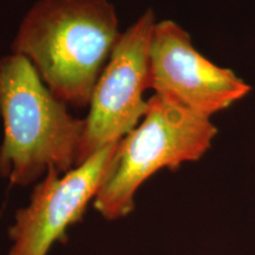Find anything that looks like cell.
Instances as JSON below:
<instances>
[{
    "label": "cell",
    "mask_w": 255,
    "mask_h": 255,
    "mask_svg": "<svg viewBox=\"0 0 255 255\" xmlns=\"http://www.w3.org/2000/svg\"><path fill=\"white\" fill-rule=\"evenodd\" d=\"M120 37L108 0H38L11 49L30 60L58 100L85 108Z\"/></svg>",
    "instance_id": "cell-1"
},
{
    "label": "cell",
    "mask_w": 255,
    "mask_h": 255,
    "mask_svg": "<svg viewBox=\"0 0 255 255\" xmlns=\"http://www.w3.org/2000/svg\"><path fill=\"white\" fill-rule=\"evenodd\" d=\"M155 14L146 9L123 33L96 83L85 121L77 165L104 146L120 142L144 117L148 102L149 51Z\"/></svg>",
    "instance_id": "cell-4"
},
{
    "label": "cell",
    "mask_w": 255,
    "mask_h": 255,
    "mask_svg": "<svg viewBox=\"0 0 255 255\" xmlns=\"http://www.w3.org/2000/svg\"><path fill=\"white\" fill-rule=\"evenodd\" d=\"M0 178L26 187L50 169L65 174L77 164L85 121L51 92L26 57L0 58Z\"/></svg>",
    "instance_id": "cell-2"
},
{
    "label": "cell",
    "mask_w": 255,
    "mask_h": 255,
    "mask_svg": "<svg viewBox=\"0 0 255 255\" xmlns=\"http://www.w3.org/2000/svg\"><path fill=\"white\" fill-rule=\"evenodd\" d=\"M148 88L207 119L251 92L250 85L232 70L201 55L193 46L189 33L173 20L155 24L149 51Z\"/></svg>",
    "instance_id": "cell-5"
},
{
    "label": "cell",
    "mask_w": 255,
    "mask_h": 255,
    "mask_svg": "<svg viewBox=\"0 0 255 255\" xmlns=\"http://www.w3.org/2000/svg\"><path fill=\"white\" fill-rule=\"evenodd\" d=\"M216 133L210 119L155 94L142 123L119 142L94 199L95 209L110 221L126 218L149 177L161 169L176 170L184 162L199 161Z\"/></svg>",
    "instance_id": "cell-3"
},
{
    "label": "cell",
    "mask_w": 255,
    "mask_h": 255,
    "mask_svg": "<svg viewBox=\"0 0 255 255\" xmlns=\"http://www.w3.org/2000/svg\"><path fill=\"white\" fill-rule=\"evenodd\" d=\"M119 142L104 146L65 174L50 169L34 187L30 203L17 210L8 228L7 255H47L66 231L82 221L95 199Z\"/></svg>",
    "instance_id": "cell-6"
}]
</instances>
